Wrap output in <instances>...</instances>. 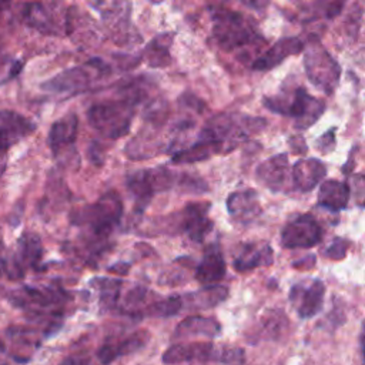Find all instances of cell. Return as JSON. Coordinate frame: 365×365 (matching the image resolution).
I'll use <instances>...</instances> for the list:
<instances>
[{
	"instance_id": "39",
	"label": "cell",
	"mask_w": 365,
	"mask_h": 365,
	"mask_svg": "<svg viewBox=\"0 0 365 365\" xmlns=\"http://www.w3.org/2000/svg\"><path fill=\"white\" fill-rule=\"evenodd\" d=\"M88 155H90V161H93L96 165H101L103 164V154H101V145L97 141H93L90 144L88 148Z\"/></svg>"
},
{
	"instance_id": "24",
	"label": "cell",
	"mask_w": 365,
	"mask_h": 365,
	"mask_svg": "<svg viewBox=\"0 0 365 365\" xmlns=\"http://www.w3.org/2000/svg\"><path fill=\"white\" fill-rule=\"evenodd\" d=\"M221 332V325L217 319L201 317V315H191L182 319L173 332V339H187L191 336H205V338H215Z\"/></svg>"
},
{
	"instance_id": "45",
	"label": "cell",
	"mask_w": 365,
	"mask_h": 365,
	"mask_svg": "<svg viewBox=\"0 0 365 365\" xmlns=\"http://www.w3.org/2000/svg\"><path fill=\"white\" fill-rule=\"evenodd\" d=\"M3 247V242H1V231H0V248Z\"/></svg>"
},
{
	"instance_id": "4",
	"label": "cell",
	"mask_w": 365,
	"mask_h": 365,
	"mask_svg": "<svg viewBox=\"0 0 365 365\" xmlns=\"http://www.w3.org/2000/svg\"><path fill=\"white\" fill-rule=\"evenodd\" d=\"M267 121L259 117H248L238 114H218L211 117L207 124L200 131L218 144H221L222 151L227 153L235 148L241 141H244L250 134L264 128Z\"/></svg>"
},
{
	"instance_id": "21",
	"label": "cell",
	"mask_w": 365,
	"mask_h": 365,
	"mask_svg": "<svg viewBox=\"0 0 365 365\" xmlns=\"http://www.w3.org/2000/svg\"><path fill=\"white\" fill-rule=\"evenodd\" d=\"M225 272H227V262L224 259L221 250L214 244L207 248L201 261L197 264L194 277L200 284L207 287V285H217V282L225 277Z\"/></svg>"
},
{
	"instance_id": "12",
	"label": "cell",
	"mask_w": 365,
	"mask_h": 365,
	"mask_svg": "<svg viewBox=\"0 0 365 365\" xmlns=\"http://www.w3.org/2000/svg\"><path fill=\"white\" fill-rule=\"evenodd\" d=\"M70 299V294L60 287H24L21 291L16 292L14 304L21 308H30L34 311L48 309L54 307H61Z\"/></svg>"
},
{
	"instance_id": "18",
	"label": "cell",
	"mask_w": 365,
	"mask_h": 365,
	"mask_svg": "<svg viewBox=\"0 0 365 365\" xmlns=\"http://www.w3.org/2000/svg\"><path fill=\"white\" fill-rule=\"evenodd\" d=\"M304 50V44L298 37H284L279 38L274 46L264 51L258 58L252 61V70L255 71H268L279 66L289 56H295Z\"/></svg>"
},
{
	"instance_id": "6",
	"label": "cell",
	"mask_w": 365,
	"mask_h": 365,
	"mask_svg": "<svg viewBox=\"0 0 365 365\" xmlns=\"http://www.w3.org/2000/svg\"><path fill=\"white\" fill-rule=\"evenodd\" d=\"M113 73L111 66H108L101 58H91L83 66L66 68L53 78L41 84V88L50 93L63 94H77L84 93L93 87L96 81L107 78Z\"/></svg>"
},
{
	"instance_id": "43",
	"label": "cell",
	"mask_w": 365,
	"mask_h": 365,
	"mask_svg": "<svg viewBox=\"0 0 365 365\" xmlns=\"http://www.w3.org/2000/svg\"><path fill=\"white\" fill-rule=\"evenodd\" d=\"M6 351V348H4V344L0 341V352H4Z\"/></svg>"
},
{
	"instance_id": "5",
	"label": "cell",
	"mask_w": 365,
	"mask_h": 365,
	"mask_svg": "<svg viewBox=\"0 0 365 365\" xmlns=\"http://www.w3.org/2000/svg\"><path fill=\"white\" fill-rule=\"evenodd\" d=\"M135 106L125 100L101 101L87 110L90 125L106 138H120L128 134L134 118Z\"/></svg>"
},
{
	"instance_id": "13",
	"label": "cell",
	"mask_w": 365,
	"mask_h": 365,
	"mask_svg": "<svg viewBox=\"0 0 365 365\" xmlns=\"http://www.w3.org/2000/svg\"><path fill=\"white\" fill-rule=\"evenodd\" d=\"M217 349L212 342H178L168 346L163 354V364L177 365L182 362L215 361Z\"/></svg>"
},
{
	"instance_id": "2",
	"label": "cell",
	"mask_w": 365,
	"mask_h": 365,
	"mask_svg": "<svg viewBox=\"0 0 365 365\" xmlns=\"http://www.w3.org/2000/svg\"><path fill=\"white\" fill-rule=\"evenodd\" d=\"M262 104L272 113L292 117L298 130H307L314 125L325 111V103L311 96L304 87L264 97Z\"/></svg>"
},
{
	"instance_id": "26",
	"label": "cell",
	"mask_w": 365,
	"mask_h": 365,
	"mask_svg": "<svg viewBox=\"0 0 365 365\" xmlns=\"http://www.w3.org/2000/svg\"><path fill=\"white\" fill-rule=\"evenodd\" d=\"M351 197L349 184L338 180H327L321 182L317 197V205L328 211L338 212L345 210Z\"/></svg>"
},
{
	"instance_id": "20",
	"label": "cell",
	"mask_w": 365,
	"mask_h": 365,
	"mask_svg": "<svg viewBox=\"0 0 365 365\" xmlns=\"http://www.w3.org/2000/svg\"><path fill=\"white\" fill-rule=\"evenodd\" d=\"M327 175L325 164L318 158H302L292 165L291 178L294 187L301 192L312 191Z\"/></svg>"
},
{
	"instance_id": "32",
	"label": "cell",
	"mask_w": 365,
	"mask_h": 365,
	"mask_svg": "<svg viewBox=\"0 0 365 365\" xmlns=\"http://www.w3.org/2000/svg\"><path fill=\"white\" fill-rule=\"evenodd\" d=\"M287 324H288V319L282 311L279 309L268 311L261 318L257 335L262 339H277L284 334Z\"/></svg>"
},
{
	"instance_id": "37",
	"label": "cell",
	"mask_w": 365,
	"mask_h": 365,
	"mask_svg": "<svg viewBox=\"0 0 365 365\" xmlns=\"http://www.w3.org/2000/svg\"><path fill=\"white\" fill-rule=\"evenodd\" d=\"M145 294H147V289L144 287H140V285H135L133 287L127 294H125V298H124V307L127 309H135L145 298Z\"/></svg>"
},
{
	"instance_id": "9",
	"label": "cell",
	"mask_w": 365,
	"mask_h": 365,
	"mask_svg": "<svg viewBox=\"0 0 365 365\" xmlns=\"http://www.w3.org/2000/svg\"><path fill=\"white\" fill-rule=\"evenodd\" d=\"M210 202H190L182 210L161 220V227L168 232H184L190 240L201 242L212 230V221L208 218Z\"/></svg>"
},
{
	"instance_id": "3",
	"label": "cell",
	"mask_w": 365,
	"mask_h": 365,
	"mask_svg": "<svg viewBox=\"0 0 365 365\" xmlns=\"http://www.w3.org/2000/svg\"><path fill=\"white\" fill-rule=\"evenodd\" d=\"M123 212L121 197L115 191H108L96 202L76 208L70 214V221L73 225L87 228L91 234L108 237L118 225Z\"/></svg>"
},
{
	"instance_id": "28",
	"label": "cell",
	"mask_w": 365,
	"mask_h": 365,
	"mask_svg": "<svg viewBox=\"0 0 365 365\" xmlns=\"http://www.w3.org/2000/svg\"><path fill=\"white\" fill-rule=\"evenodd\" d=\"M53 4H44V3H27L24 4L23 16L26 23L46 34H56L58 33V27L56 26L54 13L51 10Z\"/></svg>"
},
{
	"instance_id": "15",
	"label": "cell",
	"mask_w": 365,
	"mask_h": 365,
	"mask_svg": "<svg viewBox=\"0 0 365 365\" xmlns=\"http://www.w3.org/2000/svg\"><path fill=\"white\" fill-rule=\"evenodd\" d=\"M258 181L272 192H281L285 190L289 180V164L285 153L275 154L257 167Z\"/></svg>"
},
{
	"instance_id": "7",
	"label": "cell",
	"mask_w": 365,
	"mask_h": 365,
	"mask_svg": "<svg viewBox=\"0 0 365 365\" xmlns=\"http://www.w3.org/2000/svg\"><path fill=\"white\" fill-rule=\"evenodd\" d=\"M180 177L181 174H177L164 165H158L130 174L125 185L134 198L135 208L143 212L155 194L178 187Z\"/></svg>"
},
{
	"instance_id": "44",
	"label": "cell",
	"mask_w": 365,
	"mask_h": 365,
	"mask_svg": "<svg viewBox=\"0 0 365 365\" xmlns=\"http://www.w3.org/2000/svg\"><path fill=\"white\" fill-rule=\"evenodd\" d=\"M4 7H7V3H4V1H0V9H4ZM1 11V10H0Z\"/></svg>"
},
{
	"instance_id": "42",
	"label": "cell",
	"mask_w": 365,
	"mask_h": 365,
	"mask_svg": "<svg viewBox=\"0 0 365 365\" xmlns=\"http://www.w3.org/2000/svg\"><path fill=\"white\" fill-rule=\"evenodd\" d=\"M358 344H359V355H361V361H362V364H364V329H361V332H359Z\"/></svg>"
},
{
	"instance_id": "8",
	"label": "cell",
	"mask_w": 365,
	"mask_h": 365,
	"mask_svg": "<svg viewBox=\"0 0 365 365\" xmlns=\"http://www.w3.org/2000/svg\"><path fill=\"white\" fill-rule=\"evenodd\" d=\"M304 68L317 88L325 94L334 93L341 78V66L317 38H311L305 47Z\"/></svg>"
},
{
	"instance_id": "36",
	"label": "cell",
	"mask_w": 365,
	"mask_h": 365,
	"mask_svg": "<svg viewBox=\"0 0 365 365\" xmlns=\"http://www.w3.org/2000/svg\"><path fill=\"white\" fill-rule=\"evenodd\" d=\"M335 133H336V127H332L328 131H325L318 140H315V148L322 154H328L329 151H332L336 144Z\"/></svg>"
},
{
	"instance_id": "38",
	"label": "cell",
	"mask_w": 365,
	"mask_h": 365,
	"mask_svg": "<svg viewBox=\"0 0 365 365\" xmlns=\"http://www.w3.org/2000/svg\"><path fill=\"white\" fill-rule=\"evenodd\" d=\"M288 144L294 154H304L308 148L302 135H291L288 140Z\"/></svg>"
},
{
	"instance_id": "17",
	"label": "cell",
	"mask_w": 365,
	"mask_h": 365,
	"mask_svg": "<svg viewBox=\"0 0 365 365\" xmlns=\"http://www.w3.org/2000/svg\"><path fill=\"white\" fill-rule=\"evenodd\" d=\"M225 205L231 218L242 225L251 224L262 211L258 192L250 188L230 194Z\"/></svg>"
},
{
	"instance_id": "41",
	"label": "cell",
	"mask_w": 365,
	"mask_h": 365,
	"mask_svg": "<svg viewBox=\"0 0 365 365\" xmlns=\"http://www.w3.org/2000/svg\"><path fill=\"white\" fill-rule=\"evenodd\" d=\"M128 267H130V265H125V262H118V264H115V265H113V267H108L107 271H110V272H118V274H125V272L128 271Z\"/></svg>"
},
{
	"instance_id": "11",
	"label": "cell",
	"mask_w": 365,
	"mask_h": 365,
	"mask_svg": "<svg viewBox=\"0 0 365 365\" xmlns=\"http://www.w3.org/2000/svg\"><path fill=\"white\" fill-rule=\"evenodd\" d=\"M325 285L318 278H307L294 284L289 289V302L302 319L314 318L324 305Z\"/></svg>"
},
{
	"instance_id": "23",
	"label": "cell",
	"mask_w": 365,
	"mask_h": 365,
	"mask_svg": "<svg viewBox=\"0 0 365 365\" xmlns=\"http://www.w3.org/2000/svg\"><path fill=\"white\" fill-rule=\"evenodd\" d=\"M224 153L221 144L217 141L198 134L197 140L185 147V148H178L175 153L171 154V163L173 164H191L197 161H204L211 158L215 154Z\"/></svg>"
},
{
	"instance_id": "40",
	"label": "cell",
	"mask_w": 365,
	"mask_h": 365,
	"mask_svg": "<svg viewBox=\"0 0 365 365\" xmlns=\"http://www.w3.org/2000/svg\"><path fill=\"white\" fill-rule=\"evenodd\" d=\"M60 365H93L91 359L88 356L84 355H70L67 358H64Z\"/></svg>"
},
{
	"instance_id": "29",
	"label": "cell",
	"mask_w": 365,
	"mask_h": 365,
	"mask_svg": "<svg viewBox=\"0 0 365 365\" xmlns=\"http://www.w3.org/2000/svg\"><path fill=\"white\" fill-rule=\"evenodd\" d=\"M43 257L41 240L34 232L23 234L17 241V252L11 257L14 262L26 271V268H34Z\"/></svg>"
},
{
	"instance_id": "33",
	"label": "cell",
	"mask_w": 365,
	"mask_h": 365,
	"mask_svg": "<svg viewBox=\"0 0 365 365\" xmlns=\"http://www.w3.org/2000/svg\"><path fill=\"white\" fill-rule=\"evenodd\" d=\"M182 311V301L180 295H170L160 301L153 302L147 307L145 315L155 318H168L180 314Z\"/></svg>"
},
{
	"instance_id": "35",
	"label": "cell",
	"mask_w": 365,
	"mask_h": 365,
	"mask_svg": "<svg viewBox=\"0 0 365 365\" xmlns=\"http://www.w3.org/2000/svg\"><path fill=\"white\" fill-rule=\"evenodd\" d=\"M351 245V241L345 238H335L329 247L325 250V255L331 259H342L346 255V251Z\"/></svg>"
},
{
	"instance_id": "27",
	"label": "cell",
	"mask_w": 365,
	"mask_h": 365,
	"mask_svg": "<svg viewBox=\"0 0 365 365\" xmlns=\"http://www.w3.org/2000/svg\"><path fill=\"white\" fill-rule=\"evenodd\" d=\"M94 7H100V14L104 24L117 36H130V3H97Z\"/></svg>"
},
{
	"instance_id": "10",
	"label": "cell",
	"mask_w": 365,
	"mask_h": 365,
	"mask_svg": "<svg viewBox=\"0 0 365 365\" xmlns=\"http://www.w3.org/2000/svg\"><path fill=\"white\" fill-rule=\"evenodd\" d=\"M322 228L311 214H299L291 218L281 231V245L288 250H307L319 244Z\"/></svg>"
},
{
	"instance_id": "22",
	"label": "cell",
	"mask_w": 365,
	"mask_h": 365,
	"mask_svg": "<svg viewBox=\"0 0 365 365\" xmlns=\"http://www.w3.org/2000/svg\"><path fill=\"white\" fill-rule=\"evenodd\" d=\"M148 339H150V334L145 329L137 331L121 341H114V342L101 345L97 351V358L103 365H108L120 356L130 355L144 348Z\"/></svg>"
},
{
	"instance_id": "30",
	"label": "cell",
	"mask_w": 365,
	"mask_h": 365,
	"mask_svg": "<svg viewBox=\"0 0 365 365\" xmlns=\"http://www.w3.org/2000/svg\"><path fill=\"white\" fill-rule=\"evenodd\" d=\"M173 40H174V33L171 31H165L153 37L143 51V56L147 64L151 67L168 66L171 63L170 48L173 44Z\"/></svg>"
},
{
	"instance_id": "19",
	"label": "cell",
	"mask_w": 365,
	"mask_h": 365,
	"mask_svg": "<svg viewBox=\"0 0 365 365\" xmlns=\"http://www.w3.org/2000/svg\"><path fill=\"white\" fill-rule=\"evenodd\" d=\"M274 262V251L268 244L247 242L237 251L232 267L238 272H248L258 267H268Z\"/></svg>"
},
{
	"instance_id": "14",
	"label": "cell",
	"mask_w": 365,
	"mask_h": 365,
	"mask_svg": "<svg viewBox=\"0 0 365 365\" xmlns=\"http://www.w3.org/2000/svg\"><path fill=\"white\" fill-rule=\"evenodd\" d=\"M34 130L36 124L30 118L16 111L0 110V151H7Z\"/></svg>"
},
{
	"instance_id": "34",
	"label": "cell",
	"mask_w": 365,
	"mask_h": 365,
	"mask_svg": "<svg viewBox=\"0 0 365 365\" xmlns=\"http://www.w3.org/2000/svg\"><path fill=\"white\" fill-rule=\"evenodd\" d=\"M245 361V352L237 346H218L215 362L224 365H242Z\"/></svg>"
},
{
	"instance_id": "1",
	"label": "cell",
	"mask_w": 365,
	"mask_h": 365,
	"mask_svg": "<svg viewBox=\"0 0 365 365\" xmlns=\"http://www.w3.org/2000/svg\"><path fill=\"white\" fill-rule=\"evenodd\" d=\"M212 19V37L217 46L225 51H232L261 40L255 23L244 14L224 9L210 7Z\"/></svg>"
},
{
	"instance_id": "25",
	"label": "cell",
	"mask_w": 365,
	"mask_h": 365,
	"mask_svg": "<svg viewBox=\"0 0 365 365\" xmlns=\"http://www.w3.org/2000/svg\"><path fill=\"white\" fill-rule=\"evenodd\" d=\"M182 309H210L220 305L228 297V288L224 285H207L197 291L180 295Z\"/></svg>"
},
{
	"instance_id": "31",
	"label": "cell",
	"mask_w": 365,
	"mask_h": 365,
	"mask_svg": "<svg viewBox=\"0 0 365 365\" xmlns=\"http://www.w3.org/2000/svg\"><path fill=\"white\" fill-rule=\"evenodd\" d=\"M93 287H96L100 292V305L103 309H111L115 307L120 294H121V287L123 281L121 279H114V278H107V277H96L90 282Z\"/></svg>"
},
{
	"instance_id": "16",
	"label": "cell",
	"mask_w": 365,
	"mask_h": 365,
	"mask_svg": "<svg viewBox=\"0 0 365 365\" xmlns=\"http://www.w3.org/2000/svg\"><path fill=\"white\" fill-rule=\"evenodd\" d=\"M77 133L78 118L74 113L66 114L51 124L48 131V145L56 158L74 150Z\"/></svg>"
}]
</instances>
